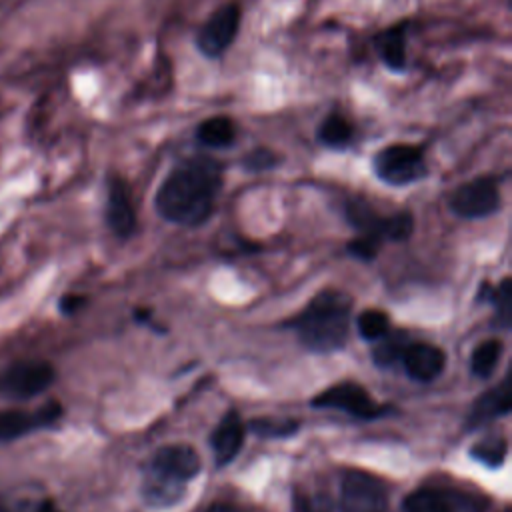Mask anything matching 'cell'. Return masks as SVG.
Returning a JSON list of instances; mask_svg holds the SVG:
<instances>
[{
  "label": "cell",
  "mask_w": 512,
  "mask_h": 512,
  "mask_svg": "<svg viewBox=\"0 0 512 512\" xmlns=\"http://www.w3.org/2000/svg\"><path fill=\"white\" fill-rule=\"evenodd\" d=\"M376 348H374V360L376 364L380 366H388L396 360L402 358L404 350L408 348V342H406V334L404 332H396V334H390L388 332L376 340Z\"/></svg>",
  "instance_id": "obj_20"
},
{
  "label": "cell",
  "mask_w": 512,
  "mask_h": 512,
  "mask_svg": "<svg viewBox=\"0 0 512 512\" xmlns=\"http://www.w3.org/2000/svg\"><path fill=\"white\" fill-rule=\"evenodd\" d=\"M500 206L498 182L490 176L474 178L458 186L450 196V208L462 218H482Z\"/></svg>",
  "instance_id": "obj_6"
},
{
  "label": "cell",
  "mask_w": 512,
  "mask_h": 512,
  "mask_svg": "<svg viewBox=\"0 0 512 512\" xmlns=\"http://www.w3.org/2000/svg\"><path fill=\"white\" fill-rule=\"evenodd\" d=\"M196 138L210 148L230 146L236 138V124L228 116H212L198 124Z\"/></svg>",
  "instance_id": "obj_17"
},
{
  "label": "cell",
  "mask_w": 512,
  "mask_h": 512,
  "mask_svg": "<svg viewBox=\"0 0 512 512\" xmlns=\"http://www.w3.org/2000/svg\"><path fill=\"white\" fill-rule=\"evenodd\" d=\"M348 250H350L354 256L362 258V260H372V258L376 256V252H378V240H376L374 236L362 234L360 238H356V240H352V242L348 244Z\"/></svg>",
  "instance_id": "obj_27"
},
{
  "label": "cell",
  "mask_w": 512,
  "mask_h": 512,
  "mask_svg": "<svg viewBox=\"0 0 512 512\" xmlns=\"http://www.w3.org/2000/svg\"><path fill=\"white\" fill-rule=\"evenodd\" d=\"M508 410H510V378H504L500 386L488 390L484 396H480L474 402L468 416V424L478 426L486 420L508 414Z\"/></svg>",
  "instance_id": "obj_16"
},
{
  "label": "cell",
  "mask_w": 512,
  "mask_h": 512,
  "mask_svg": "<svg viewBox=\"0 0 512 512\" xmlns=\"http://www.w3.org/2000/svg\"><path fill=\"white\" fill-rule=\"evenodd\" d=\"M84 304H86V298H84V296L66 294V296L60 300V310H62L64 314H74V312H78Z\"/></svg>",
  "instance_id": "obj_29"
},
{
  "label": "cell",
  "mask_w": 512,
  "mask_h": 512,
  "mask_svg": "<svg viewBox=\"0 0 512 512\" xmlns=\"http://www.w3.org/2000/svg\"><path fill=\"white\" fill-rule=\"evenodd\" d=\"M358 332L364 340H372L376 342L378 338H382L388 332V316L380 310H364L358 320Z\"/></svg>",
  "instance_id": "obj_21"
},
{
  "label": "cell",
  "mask_w": 512,
  "mask_h": 512,
  "mask_svg": "<svg viewBox=\"0 0 512 512\" xmlns=\"http://www.w3.org/2000/svg\"><path fill=\"white\" fill-rule=\"evenodd\" d=\"M60 412L62 408L58 402H50L38 412L0 410V442H10L24 434H30L36 428L48 426L60 416Z\"/></svg>",
  "instance_id": "obj_12"
},
{
  "label": "cell",
  "mask_w": 512,
  "mask_h": 512,
  "mask_svg": "<svg viewBox=\"0 0 512 512\" xmlns=\"http://www.w3.org/2000/svg\"><path fill=\"white\" fill-rule=\"evenodd\" d=\"M296 512H330V502L324 498L302 496L296 500Z\"/></svg>",
  "instance_id": "obj_28"
},
{
  "label": "cell",
  "mask_w": 512,
  "mask_h": 512,
  "mask_svg": "<svg viewBox=\"0 0 512 512\" xmlns=\"http://www.w3.org/2000/svg\"><path fill=\"white\" fill-rule=\"evenodd\" d=\"M404 512H484V502L460 490L426 488L404 500Z\"/></svg>",
  "instance_id": "obj_8"
},
{
  "label": "cell",
  "mask_w": 512,
  "mask_h": 512,
  "mask_svg": "<svg viewBox=\"0 0 512 512\" xmlns=\"http://www.w3.org/2000/svg\"><path fill=\"white\" fill-rule=\"evenodd\" d=\"M208 512H242V510L236 506H230V504H214Z\"/></svg>",
  "instance_id": "obj_30"
},
{
  "label": "cell",
  "mask_w": 512,
  "mask_h": 512,
  "mask_svg": "<svg viewBox=\"0 0 512 512\" xmlns=\"http://www.w3.org/2000/svg\"><path fill=\"white\" fill-rule=\"evenodd\" d=\"M504 512H508V510H504Z\"/></svg>",
  "instance_id": "obj_32"
},
{
  "label": "cell",
  "mask_w": 512,
  "mask_h": 512,
  "mask_svg": "<svg viewBox=\"0 0 512 512\" xmlns=\"http://www.w3.org/2000/svg\"><path fill=\"white\" fill-rule=\"evenodd\" d=\"M278 162V156L268 150V148H256L252 152H248L242 160L244 168L250 170V172H262V170H270L272 166H276Z\"/></svg>",
  "instance_id": "obj_26"
},
{
  "label": "cell",
  "mask_w": 512,
  "mask_h": 512,
  "mask_svg": "<svg viewBox=\"0 0 512 512\" xmlns=\"http://www.w3.org/2000/svg\"><path fill=\"white\" fill-rule=\"evenodd\" d=\"M470 454H472L478 462H482V464H486V466H490V468H496V466H500V464L504 462V456H506V442H504L502 438H488V440L476 444V446L470 450Z\"/></svg>",
  "instance_id": "obj_22"
},
{
  "label": "cell",
  "mask_w": 512,
  "mask_h": 512,
  "mask_svg": "<svg viewBox=\"0 0 512 512\" xmlns=\"http://www.w3.org/2000/svg\"><path fill=\"white\" fill-rule=\"evenodd\" d=\"M242 442H244V424L236 412H228L210 436V444L218 464L230 462L242 448Z\"/></svg>",
  "instance_id": "obj_14"
},
{
  "label": "cell",
  "mask_w": 512,
  "mask_h": 512,
  "mask_svg": "<svg viewBox=\"0 0 512 512\" xmlns=\"http://www.w3.org/2000/svg\"><path fill=\"white\" fill-rule=\"evenodd\" d=\"M376 52L380 60L394 72H400L406 68V22L394 24L386 30H382L374 38Z\"/></svg>",
  "instance_id": "obj_15"
},
{
  "label": "cell",
  "mask_w": 512,
  "mask_h": 512,
  "mask_svg": "<svg viewBox=\"0 0 512 512\" xmlns=\"http://www.w3.org/2000/svg\"><path fill=\"white\" fill-rule=\"evenodd\" d=\"M106 222L110 230L120 236L128 238L136 228V212L130 198V190L126 182L118 176L108 178L106 188Z\"/></svg>",
  "instance_id": "obj_11"
},
{
  "label": "cell",
  "mask_w": 512,
  "mask_h": 512,
  "mask_svg": "<svg viewBox=\"0 0 512 512\" xmlns=\"http://www.w3.org/2000/svg\"><path fill=\"white\" fill-rule=\"evenodd\" d=\"M502 356V342L500 340H486L472 352V372L480 378H486L494 372L498 360Z\"/></svg>",
  "instance_id": "obj_19"
},
{
  "label": "cell",
  "mask_w": 512,
  "mask_h": 512,
  "mask_svg": "<svg viewBox=\"0 0 512 512\" xmlns=\"http://www.w3.org/2000/svg\"><path fill=\"white\" fill-rule=\"evenodd\" d=\"M36 512H60L52 502H44Z\"/></svg>",
  "instance_id": "obj_31"
},
{
  "label": "cell",
  "mask_w": 512,
  "mask_h": 512,
  "mask_svg": "<svg viewBox=\"0 0 512 512\" xmlns=\"http://www.w3.org/2000/svg\"><path fill=\"white\" fill-rule=\"evenodd\" d=\"M342 512H386L384 484L366 472H348L342 480Z\"/></svg>",
  "instance_id": "obj_7"
},
{
  "label": "cell",
  "mask_w": 512,
  "mask_h": 512,
  "mask_svg": "<svg viewBox=\"0 0 512 512\" xmlns=\"http://www.w3.org/2000/svg\"><path fill=\"white\" fill-rule=\"evenodd\" d=\"M414 228V220L408 212L402 214H394L386 218V226H384V238L388 240H404L410 236Z\"/></svg>",
  "instance_id": "obj_25"
},
{
  "label": "cell",
  "mask_w": 512,
  "mask_h": 512,
  "mask_svg": "<svg viewBox=\"0 0 512 512\" xmlns=\"http://www.w3.org/2000/svg\"><path fill=\"white\" fill-rule=\"evenodd\" d=\"M200 470V458L194 452V448L186 444H172L164 446L154 454L150 472L156 476H162L166 480L184 484L192 480Z\"/></svg>",
  "instance_id": "obj_10"
},
{
  "label": "cell",
  "mask_w": 512,
  "mask_h": 512,
  "mask_svg": "<svg viewBox=\"0 0 512 512\" xmlns=\"http://www.w3.org/2000/svg\"><path fill=\"white\" fill-rule=\"evenodd\" d=\"M312 404L316 408H334V410H344L356 418L368 420L374 416L382 414V406H378L370 394L356 382H340L324 392H320Z\"/></svg>",
  "instance_id": "obj_9"
},
{
  "label": "cell",
  "mask_w": 512,
  "mask_h": 512,
  "mask_svg": "<svg viewBox=\"0 0 512 512\" xmlns=\"http://www.w3.org/2000/svg\"><path fill=\"white\" fill-rule=\"evenodd\" d=\"M352 134V124L338 112L328 114L324 122L318 126V140L330 148H344L352 140Z\"/></svg>",
  "instance_id": "obj_18"
},
{
  "label": "cell",
  "mask_w": 512,
  "mask_h": 512,
  "mask_svg": "<svg viewBox=\"0 0 512 512\" xmlns=\"http://www.w3.org/2000/svg\"><path fill=\"white\" fill-rule=\"evenodd\" d=\"M402 362L406 372L416 378V380H432L436 378L446 364V356L440 348L432 346V344H410L404 354H402Z\"/></svg>",
  "instance_id": "obj_13"
},
{
  "label": "cell",
  "mask_w": 512,
  "mask_h": 512,
  "mask_svg": "<svg viewBox=\"0 0 512 512\" xmlns=\"http://www.w3.org/2000/svg\"><path fill=\"white\" fill-rule=\"evenodd\" d=\"M240 28V8L230 2L220 6L210 14V18L200 26L196 34L198 50L208 58L222 56L234 42Z\"/></svg>",
  "instance_id": "obj_5"
},
{
  "label": "cell",
  "mask_w": 512,
  "mask_h": 512,
  "mask_svg": "<svg viewBox=\"0 0 512 512\" xmlns=\"http://www.w3.org/2000/svg\"><path fill=\"white\" fill-rule=\"evenodd\" d=\"M222 186V166L208 156H192L170 170L156 192L158 212L176 224L196 226L214 208Z\"/></svg>",
  "instance_id": "obj_1"
},
{
  "label": "cell",
  "mask_w": 512,
  "mask_h": 512,
  "mask_svg": "<svg viewBox=\"0 0 512 512\" xmlns=\"http://www.w3.org/2000/svg\"><path fill=\"white\" fill-rule=\"evenodd\" d=\"M250 428L264 436V438H282V436H288L292 432H296L298 424L294 420H278V418H258V420H252L250 422Z\"/></svg>",
  "instance_id": "obj_23"
},
{
  "label": "cell",
  "mask_w": 512,
  "mask_h": 512,
  "mask_svg": "<svg viewBox=\"0 0 512 512\" xmlns=\"http://www.w3.org/2000/svg\"><path fill=\"white\" fill-rule=\"evenodd\" d=\"M352 302L336 290L320 292L292 322L300 342L314 352L340 350L350 332Z\"/></svg>",
  "instance_id": "obj_2"
},
{
  "label": "cell",
  "mask_w": 512,
  "mask_h": 512,
  "mask_svg": "<svg viewBox=\"0 0 512 512\" xmlns=\"http://www.w3.org/2000/svg\"><path fill=\"white\" fill-rule=\"evenodd\" d=\"M374 172L392 186H404L426 174L422 148L412 144H392L374 156Z\"/></svg>",
  "instance_id": "obj_4"
},
{
  "label": "cell",
  "mask_w": 512,
  "mask_h": 512,
  "mask_svg": "<svg viewBox=\"0 0 512 512\" xmlns=\"http://www.w3.org/2000/svg\"><path fill=\"white\" fill-rule=\"evenodd\" d=\"M494 304H496V316L498 322L506 328L510 324V316H512V280L504 278L502 284L494 290Z\"/></svg>",
  "instance_id": "obj_24"
},
{
  "label": "cell",
  "mask_w": 512,
  "mask_h": 512,
  "mask_svg": "<svg viewBox=\"0 0 512 512\" xmlns=\"http://www.w3.org/2000/svg\"><path fill=\"white\" fill-rule=\"evenodd\" d=\"M54 382V368L42 360H20L0 370V396L28 400Z\"/></svg>",
  "instance_id": "obj_3"
}]
</instances>
